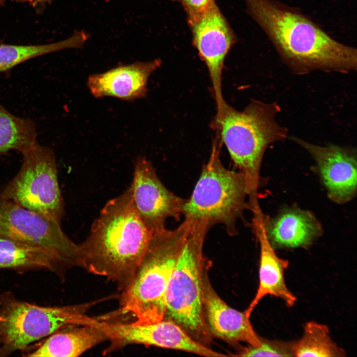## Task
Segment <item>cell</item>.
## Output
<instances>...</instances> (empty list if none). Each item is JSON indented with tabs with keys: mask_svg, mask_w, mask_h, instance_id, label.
<instances>
[{
	"mask_svg": "<svg viewBox=\"0 0 357 357\" xmlns=\"http://www.w3.org/2000/svg\"><path fill=\"white\" fill-rule=\"evenodd\" d=\"M294 342L269 340L261 337L259 346H248L241 350L239 357H293Z\"/></svg>",
	"mask_w": 357,
	"mask_h": 357,
	"instance_id": "obj_23",
	"label": "cell"
},
{
	"mask_svg": "<svg viewBox=\"0 0 357 357\" xmlns=\"http://www.w3.org/2000/svg\"><path fill=\"white\" fill-rule=\"evenodd\" d=\"M296 357H345V351L332 339L326 325L309 321L304 325L303 334L298 341H294Z\"/></svg>",
	"mask_w": 357,
	"mask_h": 357,
	"instance_id": "obj_22",
	"label": "cell"
},
{
	"mask_svg": "<svg viewBox=\"0 0 357 357\" xmlns=\"http://www.w3.org/2000/svg\"><path fill=\"white\" fill-rule=\"evenodd\" d=\"M178 0L180 1V0Z\"/></svg>",
	"mask_w": 357,
	"mask_h": 357,
	"instance_id": "obj_25",
	"label": "cell"
},
{
	"mask_svg": "<svg viewBox=\"0 0 357 357\" xmlns=\"http://www.w3.org/2000/svg\"><path fill=\"white\" fill-rule=\"evenodd\" d=\"M152 235L134 206L129 187L106 203L79 244L81 267L106 278L122 292L132 282Z\"/></svg>",
	"mask_w": 357,
	"mask_h": 357,
	"instance_id": "obj_2",
	"label": "cell"
},
{
	"mask_svg": "<svg viewBox=\"0 0 357 357\" xmlns=\"http://www.w3.org/2000/svg\"><path fill=\"white\" fill-rule=\"evenodd\" d=\"M103 323L110 341L104 354H108L131 344H141L208 357L227 356L197 341L170 319H163L147 324L104 320Z\"/></svg>",
	"mask_w": 357,
	"mask_h": 357,
	"instance_id": "obj_10",
	"label": "cell"
},
{
	"mask_svg": "<svg viewBox=\"0 0 357 357\" xmlns=\"http://www.w3.org/2000/svg\"><path fill=\"white\" fill-rule=\"evenodd\" d=\"M104 316L94 322L67 327L50 335L36 350L27 356L34 357H75L106 341L108 337Z\"/></svg>",
	"mask_w": 357,
	"mask_h": 357,
	"instance_id": "obj_18",
	"label": "cell"
},
{
	"mask_svg": "<svg viewBox=\"0 0 357 357\" xmlns=\"http://www.w3.org/2000/svg\"><path fill=\"white\" fill-rule=\"evenodd\" d=\"M279 111L275 103L253 101L242 111L226 103L216 113L214 126L245 178L250 202L257 201L260 168L267 147L287 135L286 128L275 119Z\"/></svg>",
	"mask_w": 357,
	"mask_h": 357,
	"instance_id": "obj_3",
	"label": "cell"
},
{
	"mask_svg": "<svg viewBox=\"0 0 357 357\" xmlns=\"http://www.w3.org/2000/svg\"><path fill=\"white\" fill-rule=\"evenodd\" d=\"M219 147L215 141L192 193L184 201L181 214L185 220L204 223L210 228L217 224H223L229 235H234L237 234V220L249 207L246 202L247 184L241 172L224 166Z\"/></svg>",
	"mask_w": 357,
	"mask_h": 357,
	"instance_id": "obj_6",
	"label": "cell"
},
{
	"mask_svg": "<svg viewBox=\"0 0 357 357\" xmlns=\"http://www.w3.org/2000/svg\"><path fill=\"white\" fill-rule=\"evenodd\" d=\"M37 136L32 120L14 116L0 103V157L12 150L22 153L37 141Z\"/></svg>",
	"mask_w": 357,
	"mask_h": 357,
	"instance_id": "obj_21",
	"label": "cell"
},
{
	"mask_svg": "<svg viewBox=\"0 0 357 357\" xmlns=\"http://www.w3.org/2000/svg\"><path fill=\"white\" fill-rule=\"evenodd\" d=\"M89 38L87 33L77 31L69 38L57 42L33 45H0V73H8L17 65L33 58L60 50L80 48Z\"/></svg>",
	"mask_w": 357,
	"mask_h": 357,
	"instance_id": "obj_20",
	"label": "cell"
},
{
	"mask_svg": "<svg viewBox=\"0 0 357 357\" xmlns=\"http://www.w3.org/2000/svg\"><path fill=\"white\" fill-rule=\"evenodd\" d=\"M134 206L147 228L154 233L165 228L169 218L178 221L185 200L168 190L158 177L152 164L138 157L129 186Z\"/></svg>",
	"mask_w": 357,
	"mask_h": 357,
	"instance_id": "obj_11",
	"label": "cell"
},
{
	"mask_svg": "<svg viewBox=\"0 0 357 357\" xmlns=\"http://www.w3.org/2000/svg\"><path fill=\"white\" fill-rule=\"evenodd\" d=\"M190 222L167 288L164 319L172 320L192 338L205 345L209 343L211 334L202 303V278L207 266L203 247L210 228L201 222Z\"/></svg>",
	"mask_w": 357,
	"mask_h": 357,
	"instance_id": "obj_5",
	"label": "cell"
},
{
	"mask_svg": "<svg viewBox=\"0 0 357 357\" xmlns=\"http://www.w3.org/2000/svg\"><path fill=\"white\" fill-rule=\"evenodd\" d=\"M21 154V168L0 191V197L60 223L64 204L54 151L37 141Z\"/></svg>",
	"mask_w": 357,
	"mask_h": 357,
	"instance_id": "obj_8",
	"label": "cell"
},
{
	"mask_svg": "<svg viewBox=\"0 0 357 357\" xmlns=\"http://www.w3.org/2000/svg\"><path fill=\"white\" fill-rule=\"evenodd\" d=\"M189 23L194 45L207 67L218 111L227 103L222 94V72L235 41L233 33L215 0Z\"/></svg>",
	"mask_w": 357,
	"mask_h": 357,
	"instance_id": "obj_12",
	"label": "cell"
},
{
	"mask_svg": "<svg viewBox=\"0 0 357 357\" xmlns=\"http://www.w3.org/2000/svg\"><path fill=\"white\" fill-rule=\"evenodd\" d=\"M190 226L184 219L174 230L152 234L132 282L121 295L120 316L130 315L135 324L164 318L167 288Z\"/></svg>",
	"mask_w": 357,
	"mask_h": 357,
	"instance_id": "obj_4",
	"label": "cell"
},
{
	"mask_svg": "<svg viewBox=\"0 0 357 357\" xmlns=\"http://www.w3.org/2000/svg\"><path fill=\"white\" fill-rule=\"evenodd\" d=\"M202 303L205 320L211 334L231 344L240 342L259 346L261 337L255 331L244 312L227 304L211 285L204 270L202 278Z\"/></svg>",
	"mask_w": 357,
	"mask_h": 357,
	"instance_id": "obj_15",
	"label": "cell"
},
{
	"mask_svg": "<svg viewBox=\"0 0 357 357\" xmlns=\"http://www.w3.org/2000/svg\"><path fill=\"white\" fill-rule=\"evenodd\" d=\"M254 218L275 249L306 248L323 233L322 225L309 211L286 207L273 217L264 215L258 207L252 210Z\"/></svg>",
	"mask_w": 357,
	"mask_h": 357,
	"instance_id": "obj_14",
	"label": "cell"
},
{
	"mask_svg": "<svg viewBox=\"0 0 357 357\" xmlns=\"http://www.w3.org/2000/svg\"><path fill=\"white\" fill-rule=\"evenodd\" d=\"M108 297L75 305L41 306L11 300L0 307V354L24 350L31 343L63 329L92 323L86 313Z\"/></svg>",
	"mask_w": 357,
	"mask_h": 357,
	"instance_id": "obj_7",
	"label": "cell"
},
{
	"mask_svg": "<svg viewBox=\"0 0 357 357\" xmlns=\"http://www.w3.org/2000/svg\"><path fill=\"white\" fill-rule=\"evenodd\" d=\"M161 63L160 59H156L119 65L91 75L87 85L96 98L112 97L126 101L143 98L147 95L150 76Z\"/></svg>",
	"mask_w": 357,
	"mask_h": 357,
	"instance_id": "obj_16",
	"label": "cell"
},
{
	"mask_svg": "<svg viewBox=\"0 0 357 357\" xmlns=\"http://www.w3.org/2000/svg\"><path fill=\"white\" fill-rule=\"evenodd\" d=\"M253 222L260 245V260L258 287L253 298L244 311L249 318L265 296L280 298L289 307L294 306L297 301L296 297L285 283L284 272L289 266V261L277 255L260 227L255 221Z\"/></svg>",
	"mask_w": 357,
	"mask_h": 357,
	"instance_id": "obj_17",
	"label": "cell"
},
{
	"mask_svg": "<svg viewBox=\"0 0 357 357\" xmlns=\"http://www.w3.org/2000/svg\"><path fill=\"white\" fill-rule=\"evenodd\" d=\"M293 139L305 149L314 159L316 171L331 200L342 204L356 196V150L334 144L316 145L296 137Z\"/></svg>",
	"mask_w": 357,
	"mask_h": 357,
	"instance_id": "obj_13",
	"label": "cell"
},
{
	"mask_svg": "<svg viewBox=\"0 0 357 357\" xmlns=\"http://www.w3.org/2000/svg\"><path fill=\"white\" fill-rule=\"evenodd\" d=\"M250 16L294 72L356 70L357 49L332 38L308 16L275 0H244Z\"/></svg>",
	"mask_w": 357,
	"mask_h": 357,
	"instance_id": "obj_1",
	"label": "cell"
},
{
	"mask_svg": "<svg viewBox=\"0 0 357 357\" xmlns=\"http://www.w3.org/2000/svg\"><path fill=\"white\" fill-rule=\"evenodd\" d=\"M0 238L49 249L60 258L67 270L81 266L79 244L64 234L60 223L1 197Z\"/></svg>",
	"mask_w": 357,
	"mask_h": 357,
	"instance_id": "obj_9",
	"label": "cell"
},
{
	"mask_svg": "<svg viewBox=\"0 0 357 357\" xmlns=\"http://www.w3.org/2000/svg\"><path fill=\"white\" fill-rule=\"evenodd\" d=\"M5 0H0V2H4ZM16 1L28 2L33 6H36L40 4H45L50 2L52 0H11Z\"/></svg>",
	"mask_w": 357,
	"mask_h": 357,
	"instance_id": "obj_24",
	"label": "cell"
},
{
	"mask_svg": "<svg viewBox=\"0 0 357 357\" xmlns=\"http://www.w3.org/2000/svg\"><path fill=\"white\" fill-rule=\"evenodd\" d=\"M0 268L67 270L60 258L46 248L0 238Z\"/></svg>",
	"mask_w": 357,
	"mask_h": 357,
	"instance_id": "obj_19",
	"label": "cell"
}]
</instances>
